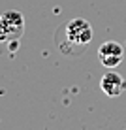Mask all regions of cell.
<instances>
[{
  "instance_id": "obj_5",
  "label": "cell",
  "mask_w": 126,
  "mask_h": 130,
  "mask_svg": "<svg viewBox=\"0 0 126 130\" xmlns=\"http://www.w3.org/2000/svg\"><path fill=\"white\" fill-rule=\"evenodd\" d=\"M0 42H2V40H0Z\"/></svg>"
},
{
  "instance_id": "obj_4",
  "label": "cell",
  "mask_w": 126,
  "mask_h": 130,
  "mask_svg": "<svg viewBox=\"0 0 126 130\" xmlns=\"http://www.w3.org/2000/svg\"><path fill=\"white\" fill-rule=\"evenodd\" d=\"M100 87L107 96H119L120 92L124 91L126 83H124V79L120 77V74H117V72H113L109 68V72H105V74L102 75Z\"/></svg>"
},
{
  "instance_id": "obj_2",
  "label": "cell",
  "mask_w": 126,
  "mask_h": 130,
  "mask_svg": "<svg viewBox=\"0 0 126 130\" xmlns=\"http://www.w3.org/2000/svg\"><path fill=\"white\" fill-rule=\"evenodd\" d=\"M25 30V17L21 11H6L0 15V40L2 42H17Z\"/></svg>"
},
{
  "instance_id": "obj_1",
  "label": "cell",
  "mask_w": 126,
  "mask_h": 130,
  "mask_svg": "<svg viewBox=\"0 0 126 130\" xmlns=\"http://www.w3.org/2000/svg\"><path fill=\"white\" fill-rule=\"evenodd\" d=\"M64 42H58V49L66 55H79L92 40V26L87 19H71L66 23L64 30Z\"/></svg>"
},
{
  "instance_id": "obj_3",
  "label": "cell",
  "mask_w": 126,
  "mask_h": 130,
  "mask_svg": "<svg viewBox=\"0 0 126 130\" xmlns=\"http://www.w3.org/2000/svg\"><path fill=\"white\" fill-rule=\"evenodd\" d=\"M98 59L105 68H117V66L122 62L124 59V51L122 45L117 42H105L102 43L100 49H98Z\"/></svg>"
}]
</instances>
